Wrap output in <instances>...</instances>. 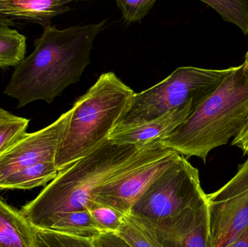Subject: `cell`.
<instances>
[{"mask_svg":"<svg viewBox=\"0 0 248 247\" xmlns=\"http://www.w3.org/2000/svg\"><path fill=\"white\" fill-rule=\"evenodd\" d=\"M71 1L65 0H0V13L11 19L38 23L44 29L53 17L71 10Z\"/></svg>","mask_w":248,"mask_h":247,"instance_id":"7c38bea8","label":"cell"},{"mask_svg":"<svg viewBox=\"0 0 248 247\" xmlns=\"http://www.w3.org/2000/svg\"><path fill=\"white\" fill-rule=\"evenodd\" d=\"M26 37L10 26H0V68L16 67L25 59Z\"/></svg>","mask_w":248,"mask_h":247,"instance_id":"2e32d148","label":"cell"},{"mask_svg":"<svg viewBox=\"0 0 248 247\" xmlns=\"http://www.w3.org/2000/svg\"><path fill=\"white\" fill-rule=\"evenodd\" d=\"M0 247H34V228L0 198Z\"/></svg>","mask_w":248,"mask_h":247,"instance_id":"4fadbf2b","label":"cell"},{"mask_svg":"<svg viewBox=\"0 0 248 247\" xmlns=\"http://www.w3.org/2000/svg\"><path fill=\"white\" fill-rule=\"evenodd\" d=\"M179 155L160 146L141 149L124 173L93 193L91 200L128 214L150 184Z\"/></svg>","mask_w":248,"mask_h":247,"instance_id":"52a82bcc","label":"cell"},{"mask_svg":"<svg viewBox=\"0 0 248 247\" xmlns=\"http://www.w3.org/2000/svg\"><path fill=\"white\" fill-rule=\"evenodd\" d=\"M148 227L163 247H209L206 199L167 224Z\"/></svg>","mask_w":248,"mask_h":247,"instance_id":"30bf717a","label":"cell"},{"mask_svg":"<svg viewBox=\"0 0 248 247\" xmlns=\"http://www.w3.org/2000/svg\"><path fill=\"white\" fill-rule=\"evenodd\" d=\"M58 171L54 162H44L13 173L0 184L1 189L28 190L55 179Z\"/></svg>","mask_w":248,"mask_h":247,"instance_id":"9a60e30c","label":"cell"},{"mask_svg":"<svg viewBox=\"0 0 248 247\" xmlns=\"http://www.w3.org/2000/svg\"><path fill=\"white\" fill-rule=\"evenodd\" d=\"M243 65V67H244L245 73H246L248 76V51L246 55V61H245V62Z\"/></svg>","mask_w":248,"mask_h":247,"instance_id":"4316f807","label":"cell"},{"mask_svg":"<svg viewBox=\"0 0 248 247\" xmlns=\"http://www.w3.org/2000/svg\"><path fill=\"white\" fill-rule=\"evenodd\" d=\"M216 10L225 21L238 26L245 35H248V0H202Z\"/></svg>","mask_w":248,"mask_h":247,"instance_id":"d6986e66","label":"cell"},{"mask_svg":"<svg viewBox=\"0 0 248 247\" xmlns=\"http://www.w3.org/2000/svg\"><path fill=\"white\" fill-rule=\"evenodd\" d=\"M116 234L131 247H163L153 231L130 213L124 215L122 225Z\"/></svg>","mask_w":248,"mask_h":247,"instance_id":"e0dca14e","label":"cell"},{"mask_svg":"<svg viewBox=\"0 0 248 247\" xmlns=\"http://www.w3.org/2000/svg\"><path fill=\"white\" fill-rule=\"evenodd\" d=\"M181 67L158 84L134 93L114 129L135 127L180 107L197 109L234 71Z\"/></svg>","mask_w":248,"mask_h":247,"instance_id":"5b68a950","label":"cell"},{"mask_svg":"<svg viewBox=\"0 0 248 247\" xmlns=\"http://www.w3.org/2000/svg\"><path fill=\"white\" fill-rule=\"evenodd\" d=\"M134 93L114 73L108 72L75 102L55 154L58 172L109 139Z\"/></svg>","mask_w":248,"mask_h":247,"instance_id":"277c9868","label":"cell"},{"mask_svg":"<svg viewBox=\"0 0 248 247\" xmlns=\"http://www.w3.org/2000/svg\"><path fill=\"white\" fill-rule=\"evenodd\" d=\"M34 247H94L93 239L77 237L49 229H35Z\"/></svg>","mask_w":248,"mask_h":247,"instance_id":"44dd1931","label":"cell"},{"mask_svg":"<svg viewBox=\"0 0 248 247\" xmlns=\"http://www.w3.org/2000/svg\"><path fill=\"white\" fill-rule=\"evenodd\" d=\"M71 110L55 122L33 133H26L0 155V184L13 173L44 162H54Z\"/></svg>","mask_w":248,"mask_h":247,"instance_id":"9c48e42d","label":"cell"},{"mask_svg":"<svg viewBox=\"0 0 248 247\" xmlns=\"http://www.w3.org/2000/svg\"><path fill=\"white\" fill-rule=\"evenodd\" d=\"M196 110L194 106L188 105L167 112L160 117L140 126L114 129L108 139L117 145H134L140 149L157 146L155 145L159 140L167 136Z\"/></svg>","mask_w":248,"mask_h":247,"instance_id":"8fae6325","label":"cell"},{"mask_svg":"<svg viewBox=\"0 0 248 247\" xmlns=\"http://www.w3.org/2000/svg\"><path fill=\"white\" fill-rule=\"evenodd\" d=\"M209 247H228L248 225V158L218 191L206 194Z\"/></svg>","mask_w":248,"mask_h":247,"instance_id":"ba28073f","label":"cell"},{"mask_svg":"<svg viewBox=\"0 0 248 247\" xmlns=\"http://www.w3.org/2000/svg\"><path fill=\"white\" fill-rule=\"evenodd\" d=\"M206 199L201 185L199 171L183 155L157 177L130 210L151 227L170 223Z\"/></svg>","mask_w":248,"mask_h":247,"instance_id":"8992f818","label":"cell"},{"mask_svg":"<svg viewBox=\"0 0 248 247\" xmlns=\"http://www.w3.org/2000/svg\"><path fill=\"white\" fill-rule=\"evenodd\" d=\"M0 26H10H10H15V27H16V26H17V24L13 19L0 13Z\"/></svg>","mask_w":248,"mask_h":247,"instance_id":"484cf974","label":"cell"},{"mask_svg":"<svg viewBox=\"0 0 248 247\" xmlns=\"http://www.w3.org/2000/svg\"><path fill=\"white\" fill-rule=\"evenodd\" d=\"M248 122V76L243 65L224 80L201 105L155 145L176 151L187 159L206 162L212 149L227 145Z\"/></svg>","mask_w":248,"mask_h":247,"instance_id":"3957f363","label":"cell"},{"mask_svg":"<svg viewBox=\"0 0 248 247\" xmlns=\"http://www.w3.org/2000/svg\"><path fill=\"white\" fill-rule=\"evenodd\" d=\"M97 230L103 233H117L122 223L124 213L109 207L90 200L86 205Z\"/></svg>","mask_w":248,"mask_h":247,"instance_id":"ffe728a7","label":"cell"},{"mask_svg":"<svg viewBox=\"0 0 248 247\" xmlns=\"http://www.w3.org/2000/svg\"><path fill=\"white\" fill-rule=\"evenodd\" d=\"M141 149L108 139L90 155L58 172L20 213L32 227L45 229L55 215L86 210L93 193L124 173Z\"/></svg>","mask_w":248,"mask_h":247,"instance_id":"7a4b0ae2","label":"cell"},{"mask_svg":"<svg viewBox=\"0 0 248 247\" xmlns=\"http://www.w3.org/2000/svg\"><path fill=\"white\" fill-rule=\"evenodd\" d=\"M155 0H136V1H116L118 7L122 13L125 23H141V20L154 7Z\"/></svg>","mask_w":248,"mask_h":247,"instance_id":"7402d4cb","label":"cell"},{"mask_svg":"<svg viewBox=\"0 0 248 247\" xmlns=\"http://www.w3.org/2000/svg\"><path fill=\"white\" fill-rule=\"evenodd\" d=\"M94 247H131L122 238L113 233H103L93 238Z\"/></svg>","mask_w":248,"mask_h":247,"instance_id":"603a6c76","label":"cell"},{"mask_svg":"<svg viewBox=\"0 0 248 247\" xmlns=\"http://www.w3.org/2000/svg\"><path fill=\"white\" fill-rule=\"evenodd\" d=\"M228 247H248V225Z\"/></svg>","mask_w":248,"mask_h":247,"instance_id":"d4e9b609","label":"cell"},{"mask_svg":"<svg viewBox=\"0 0 248 247\" xmlns=\"http://www.w3.org/2000/svg\"><path fill=\"white\" fill-rule=\"evenodd\" d=\"M232 145L240 148L244 156L248 155V122L240 133L234 138Z\"/></svg>","mask_w":248,"mask_h":247,"instance_id":"cb8c5ba5","label":"cell"},{"mask_svg":"<svg viewBox=\"0 0 248 247\" xmlns=\"http://www.w3.org/2000/svg\"><path fill=\"white\" fill-rule=\"evenodd\" d=\"M107 20L99 23L44 29L35 49L15 68L4 94L16 99L17 108L43 100L50 104L71 84L80 81L90 65V54L97 35Z\"/></svg>","mask_w":248,"mask_h":247,"instance_id":"6da1fadb","label":"cell"},{"mask_svg":"<svg viewBox=\"0 0 248 247\" xmlns=\"http://www.w3.org/2000/svg\"><path fill=\"white\" fill-rule=\"evenodd\" d=\"M30 120L0 108V155L27 133Z\"/></svg>","mask_w":248,"mask_h":247,"instance_id":"ac0fdd59","label":"cell"},{"mask_svg":"<svg viewBox=\"0 0 248 247\" xmlns=\"http://www.w3.org/2000/svg\"><path fill=\"white\" fill-rule=\"evenodd\" d=\"M44 229L90 239L101 234L94 226L87 210H75L55 215Z\"/></svg>","mask_w":248,"mask_h":247,"instance_id":"5bb4252c","label":"cell"}]
</instances>
